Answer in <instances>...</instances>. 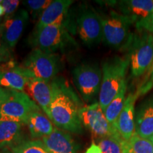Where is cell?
<instances>
[{"mask_svg": "<svg viewBox=\"0 0 153 153\" xmlns=\"http://www.w3.org/2000/svg\"><path fill=\"white\" fill-rule=\"evenodd\" d=\"M122 153H153V144L150 139L141 137L135 133L128 140L123 141Z\"/></svg>", "mask_w": 153, "mask_h": 153, "instance_id": "obj_22", "label": "cell"}, {"mask_svg": "<svg viewBox=\"0 0 153 153\" xmlns=\"http://www.w3.org/2000/svg\"><path fill=\"white\" fill-rule=\"evenodd\" d=\"M22 66L29 77H37L51 82L60 72L62 62L57 53L33 48L29 53Z\"/></svg>", "mask_w": 153, "mask_h": 153, "instance_id": "obj_7", "label": "cell"}, {"mask_svg": "<svg viewBox=\"0 0 153 153\" xmlns=\"http://www.w3.org/2000/svg\"><path fill=\"white\" fill-rule=\"evenodd\" d=\"M29 43L34 48L55 53L66 51L76 45V42L63 24H52L39 30H34L30 36Z\"/></svg>", "mask_w": 153, "mask_h": 153, "instance_id": "obj_5", "label": "cell"}, {"mask_svg": "<svg viewBox=\"0 0 153 153\" xmlns=\"http://www.w3.org/2000/svg\"><path fill=\"white\" fill-rule=\"evenodd\" d=\"M153 87V63L152 65L151 66L150 70L148 71V74L145 75V77L143 82H141L140 85L137 87L136 91V94L138 97L141 95H144L150 91Z\"/></svg>", "mask_w": 153, "mask_h": 153, "instance_id": "obj_26", "label": "cell"}, {"mask_svg": "<svg viewBox=\"0 0 153 153\" xmlns=\"http://www.w3.org/2000/svg\"><path fill=\"white\" fill-rule=\"evenodd\" d=\"M4 92L5 89H4L2 87H0V111H1V105H2L4 97Z\"/></svg>", "mask_w": 153, "mask_h": 153, "instance_id": "obj_30", "label": "cell"}, {"mask_svg": "<svg viewBox=\"0 0 153 153\" xmlns=\"http://www.w3.org/2000/svg\"><path fill=\"white\" fill-rule=\"evenodd\" d=\"M85 153H102V152L99 145L96 144L94 141H93L89 148H87Z\"/></svg>", "mask_w": 153, "mask_h": 153, "instance_id": "obj_29", "label": "cell"}, {"mask_svg": "<svg viewBox=\"0 0 153 153\" xmlns=\"http://www.w3.org/2000/svg\"><path fill=\"white\" fill-rule=\"evenodd\" d=\"M9 153H13L12 152H11V151H9Z\"/></svg>", "mask_w": 153, "mask_h": 153, "instance_id": "obj_34", "label": "cell"}, {"mask_svg": "<svg viewBox=\"0 0 153 153\" xmlns=\"http://www.w3.org/2000/svg\"><path fill=\"white\" fill-rule=\"evenodd\" d=\"M52 100L49 119L58 128L68 133L82 134L83 126L79 117L82 101L68 81L56 76L51 81Z\"/></svg>", "mask_w": 153, "mask_h": 153, "instance_id": "obj_1", "label": "cell"}, {"mask_svg": "<svg viewBox=\"0 0 153 153\" xmlns=\"http://www.w3.org/2000/svg\"><path fill=\"white\" fill-rule=\"evenodd\" d=\"M128 51L131 74L134 77H139L152 65L153 34L136 31L133 34Z\"/></svg>", "mask_w": 153, "mask_h": 153, "instance_id": "obj_9", "label": "cell"}, {"mask_svg": "<svg viewBox=\"0 0 153 153\" xmlns=\"http://www.w3.org/2000/svg\"><path fill=\"white\" fill-rule=\"evenodd\" d=\"M41 111L28 94L24 91L5 89L0 111V121H14L26 124L32 113Z\"/></svg>", "mask_w": 153, "mask_h": 153, "instance_id": "obj_6", "label": "cell"}, {"mask_svg": "<svg viewBox=\"0 0 153 153\" xmlns=\"http://www.w3.org/2000/svg\"><path fill=\"white\" fill-rule=\"evenodd\" d=\"M74 85L83 101L90 103L100 92L102 70L96 63L85 62L74 67L72 71Z\"/></svg>", "mask_w": 153, "mask_h": 153, "instance_id": "obj_8", "label": "cell"}, {"mask_svg": "<svg viewBox=\"0 0 153 153\" xmlns=\"http://www.w3.org/2000/svg\"><path fill=\"white\" fill-rule=\"evenodd\" d=\"M121 14L131 19L137 32L153 34V1L127 0L118 2Z\"/></svg>", "mask_w": 153, "mask_h": 153, "instance_id": "obj_10", "label": "cell"}, {"mask_svg": "<svg viewBox=\"0 0 153 153\" xmlns=\"http://www.w3.org/2000/svg\"><path fill=\"white\" fill-rule=\"evenodd\" d=\"M1 19H0V63L11 60L10 50L4 43L2 37H1Z\"/></svg>", "mask_w": 153, "mask_h": 153, "instance_id": "obj_28", "label": "cell"}, {"mask_svg": "<svg viewBox=\"0 0 153 153\" xmlns=\"http://www.w3.org/2000/svg\"><path fill=\"white\" fill-rule=\"evenodd\" d=\"M26 89L41 109L50 117V106L52 100L51 82L37 77L28 79Z\"/></svg>", "mask_w": 153, "mask_h": 153, "instance_id": "obj_15", "label": "cell"}, {"mask_svg": "<svg viewBox=\"0 0 153 153\" xmlns=\"http://www.w3.org/2000/svg\"><path fill=\"white\" fill-rule=\"evenodd\" d=\"M128 82L125 80L118 91L117 94L115 96L108 106L104 111V114L107 120L114 128L117 130V120L119 115L123 109L126 101V94L127 91ZM118 131V130H117Z\"/></svg>", "mask_w": 153, "mask_h": 153, "instance_id": "obj_21", "label": "cell"}, {"mask_svg": "<svg viewBox=\"0 0 153 153\" xmlns=\"http://www.w3.org/2000/svg\"><path fill=\"white\" fill-rule=\"evenodd\" d=\"M124 140L119 134L98 140V145L102 153H122Z\"/></svg>", "mask_w": 153, "mask_h": 153, "instance_id": "obj_23", "label": "cell"}, {"mask_svg": "<svg viewBox=\"0 0 153 153\" xmlns=\"http://www.w3.org/2000/svg\"><path fill=\"white\" fill-rule=\"evenodd\" d=\"M10 151L13 153H50L41 140H27Z\"/></svg>", "mask_w": 153, "mask_h": 153, "instance_id": "obj_24", "label": "cell"}, {"mask_svg": "<svg viewBox=\"0 0 153 153\" xmlns=\"http://www.w3.org/2000/svg\"><path fill=\"white\" fill-rule=\"evenodd\" d=\"M52 1L51 0H28L23 1V4L26 7V10L29 12L34 19H40Z\"/></svg>", "mask_w": 153, "mask_h": 153, "instance_id": "obj_25", "label": "cell"}, {"mask_svg": "<svg viewBox=\"0 0 153 153\" xmlns=\"http://www.w3.org/2000/svg\"><path fill=\"white\" fill-rule=\"evenodd\" d=\"M129 66L128 55L110 57L103 62L99 103L104 112L125 82Z\"/></svg>", "mask_w": 153, "mask_h": 153, "instance_id": "obj_3", "label": "cell"}, {"mask_svg": "<svg viewBox=\"0 0 153 153\" xmlns=\"http://www.w3.org/2000/svg\"><path fill=\"white\" fill-rule=\"evenodd\" d=\"M29 78L26 70L13 59L0 63V87L24 91Z\"/></svg>", "mask_w": 153, "mask_h": 153, "instance_id": "obj_13", "label": "cell"}, {"mask_svg": "<svg viewBox=\"0 0 153 153\" xmlns=\"http://www.w3.org/2000/svg\"><path fill=\"white\" fill-rule=\"evenodd\" d=\"M102 24L103 39L105 45L116 51L128 50L133 40L132 22L126 15L110 10L100 14Z\"/></svg>", "mask_w": 153, "mask_h": 153, "instance_id": "obj_4", "label": "cell"}, {"mask_svg": "<svg viewBox=\"0 0 153 153\" xmlns=\"http://www.w3.org/2000/svg\"><path fill=\"white\" fill-rule=\"evenodd\" d=\"M26 125L32 138L38 139L51 135L54 131L52 121L41 111L32 113L28 117Z\"/></svg>", "mask_w": 153, "mask_h": 153, "instance_id": "obj_20", "label": "cell"}, {"mask_svg": "<svg viewBox=\"0 0 153 153\" xmlns=\"http://www.w3.org/2000/svg\"><path fill=\"white\" fill-rule=\"evenodd\" d=\"M4 14H5V11H4V9L2 7V5L0 4V16H3Z\"/></svg>", "mask_w": 153, "mask_h": 153, "instance_id": "obj_31", "label": "cell"}, {"mask_svg": "<svg viewBox=\"0 0 153 153\" xmlns=\"http://www.w3.org/2000/svg\"><path fill=\"white\" fill-rule=\"evenodd\" d=\"M79 117L82 126L87 128L96 139L119 134L108 123L99 102L95 101L82 107L79 110Z\"/></svg>", "mask_w": 153, "mask_h": 153, "instance_id": "obj_11", "label": "cell"}, {"mask_svg": "<svg viewBox=\"0 0 153 153\" xmlns=\"http://www.w3.org/2000/svg\"><path fill=\"white\" fill-rule=\"evenodd\" d=\"M150 140L151 141H152V144H153V136H152V137H151V138H150Z\"/></svg>", "mask_w": 153, "mask_h": 153, "instance_id": "obj_33", "label": "cell"}, {"mask_svg": "<svg viewBox=\"0 0 153 153\" xmlns=\"http://www.w3.org/2000/svg\"><path fill=\"white\" fill-rule=\"evenodd\" d=\"M138 98L136 93H130L117 120V130L124 140H128L135 133V103Z\"/></svg>", "mask_w": 153, "mask_h": 153, "instance_id": "obj_16", "label": "cell"}, {"mask_svg": "<svg viewBox=\"0 0 153 153\" xmlns=\"http://www.w3.org/2000/svg\"><path fill=\"white\" fill-rule=\"evenodd\" d=\"M135 133L145 139L153 136V94L140 104L135 116Z\"/></svg>", "mask_w": 153, "mask_h": 153, "instance_id": "obj_18", "label": "cell"}, {"mask_svg": "<svg viewBox=\"0 0 153 153\" xmlns=\"http://www.w3.org/2000/svg\"><path fill=\"white\" fill-rule=\"evenodd\" d=\"M65 27L70 33L79 36L88 48L97 46L102 41L103 30L100 14L88 5H82L71 15L69 14Z\"/></svg>", "mask_w": 153, "mask_h": 153, "instance_id": "obj_2", "label": "cell"}, {"mask_svg": "<svg viewBox=\"0 0 153 153\" xmlns=\"http://www.w3.org/2000/svg\"><path fill=\"white\" fill-rule=\"evenodd\" d=\"M42 141L50 153H77L78 145L70 133L57 128Z\"/></svg>", "mask_w": 153, "mask_h": 153, "instance_id": "obj_17", "label": "cell"}, {"mask_svg": "<svg viewBox=\"0 0 153 153\" xmlns=\"http://www.w3.org/2000/svg\"><path fill=\"white\" fill-rule=\"evenodd\" d=\"M10 150H0V153H9V152Z\"/></svg>", "mask_w": 153, "mask_h": 153, "instance_id": "obj_32", "label": "cell"}, {"mask_svg": "<svg viewBox=\"0 0 153 153\" xmlns=\"http://www.w3.org/2000/svg\"><path fill=\"white\" fill-rule=\"evenodd\" d=\"M73 2L72 0L52 1L38 19L34 30L41 29L45 26L55 24L65 25L70 7Z\"/></svg>", "mask_w": 153, "mask_h": 153, "instance_id": "obj_14", "label": "cell"}, {"mask_svg": "<svg viewBox=\"0 0 153 153\" xmlns=\"http://www.w3.org/2000/svg\"><path fill=\"white\" fill-rule=\"evenodd\" d=\"M29 20L26 9H22L11 16L6 17L1 23V37L4 43L9 50L13 49L18 43Z\"/></svg>", "mask_w": 153, "mask_h": 153, "instance_id": "obj_12", "label": "cell"}, {"mask_svg": "<svg viewBox=\"0 0 153 153\" xmlns=\"http://www.w3.org/2000/svg\"><path fill=\"white\" fill-rule=\"evenodd\" d=\"M22 123L0 121V150H11L24 141L25 134Z\"/></svg>", "mask_w": 153, "mask_h": 153, "instance_id": "obj_19", "label": "cell"}, {"mask_svg": "<svg viewBox=\"0 0 153 153\" xmlns=\"http://www.w3.org/2000/svg\"><path fill=\"white\" fill-rule=\"evenodd\" d=\"M20 1L19 0H4L1 1V4L4 9L5 18L11 16L15 13L18 8Z\"/></svg>", "mask_w": 153, "mask_h": 153, "instance_id": "obj_27", "label": "cell"}]
</instances>
